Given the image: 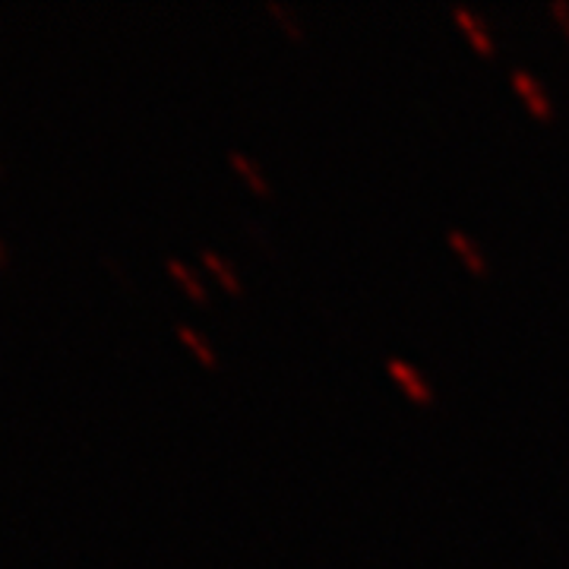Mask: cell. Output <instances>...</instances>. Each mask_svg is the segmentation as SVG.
<instances>
[{
  "instance_id": "cell-1",
  "label": "cell",
  "mask_w": 569,
  "mask_h": 569,
  "mask_svg": "<svg viewBox=\"0 0 569 569\" xmlns=\"http://www.w3.org/2000/svg\"><path fill=\"white\" fill-rule=\"evenodd\" d=\"M389 373L402 383V387L415 396V399H421V402H430V387L425 383V377L415 370V367H408L406 361H396V358H389Z\"/></svg>"
},
{
  "instance_id": "cell-2",
  "label": "cell",
  "mask_w": 569,
  "mask_h": 569,
  "mask_svg": "<svg viewBox=\"0 0 569 569\" xmlns=\"http://www.w3.org/2000/svg\"><path fill=\"white\" fill-rule=\"evenodd\" d=\"M512 80H516V86H519V89L529 96V104L535 108V111H538V114H548L550 102L545 99V96H541V89L535 86V80H531L526 70H516V73H512Z\"/></svg>"
},
{
  "instance_id": "cell-3",
  "label": "cell",
  "mask_w": 569,
  "mask_h": 569,
  "mask_svg": "<svg viewBox=\"0 0 569 569\" xmlns=\"http://www.w3.org/2000/svg\"><path fill=\"white\" fill-rule=\"evenodd\" d=\"M449 241H452V244H456V247H459V250H462V257H466L468 266H471L475 272H481V269H485V260H481V253H478V247L471 244V241H468V238H466V234H462V231H456V228H452V231H449Z\"/></svg>"
},
{
  "instance_id": "cell-4",
  "label": "cell",
  "mask_w": 569,
  "mask_h": 569,
  "mask_svg": "<svg viewBox=\"0 0 569 569\" xmlns=\"http://www.w3.org/2000/svg\"><path fill=\"white\" fill-rule=\"evenodd\" d=\"M168 269H171V272H174V276H178V279H181V282L187 284V288H190V295H193V298H200V301H203L206 288L200 282H197L193 269H187V266H183L181 260H174V257H168Z\"/></svg>"
},
{
  "instance_id": "cell-5",
  "label": "cell",
  "mask_w": 569,
  "mask_h": 569,
  "mask_svg": "<svg viewBox=\"0 0 569 569\" xmlns=\"http://www.w3.org/2000/svg\"><path fill=\"white\" fill-rule=\"evenodd\" d=\"M456 17H459V22H462L468 32H471V39H475V44H478L481 51H490V39H488V36H485V29L478 26V20H475V17L468 13L466 7H456Z\"/></svg>"
},
{
  "instance_id": "cell-6",
  "label": "cell",
  "mask_w": 569,
  "mask_h": 569,
  "mask_svg": "<svg viewBox=\"0 0 569 569\" xmlns=\"http://www.w3.org/2000/svg\"><path fill=\"white\" fill-rule=\"evenodd\" d=\"M178 332H181V339L187 342V346H193V351H197V355L203 358L206 365H216V355L209 351V346H206L203 339H200V336H197V332H193L190 326L181 323V326H178Z\"/></svg>"
},
{
  "instance_id": "cell-7",
  "label": "cell",
  "mask_w": 569,
  "mask_h": 569,
  "mask_svg": "<svg viewBox=\"0 0 569 569\" xmlns=\"http://www.w3.org/2000/svg\"><path fill=\"white\" fill-rule=\"evenodd\" d=\"M203 260L209 266H212V269H216L219 276H222V282L228 284L231 291H241V282H238V279H234V272H231V269H228V266L222 263V257H216L212 250H203Z\"/></svg>"
},
{
  "instance_id": "cell-8",
  "label": "cell",
  "mask_w": 569,
  "mask_h": 569,
  "mask_svg": "<svg viewBox=\"0 0 569 569\" xmlns=\"http://www.w3.org/2000/svg\"><path fill=\"white\" fill-rule=\"evenodd\" d=\"M231 162L238 164V168H241V171H244L247 174V181L253 183V187H257V190H260V193H266V190H269V187H266V181L263 178H260V174H257V168H253V164L247 162L244 156H241V152H238V149H234V152H231Z\"/></svg>"
},
{
  "instance_id": "cell-9",
  "label": "cell",
  "mask_w": 569,
  "mask_h": 569,
  "mask_svg": "<svg viewBox=\"0 0 569 569\" xmlns=\"http://www.w3.org/2000/svg\"><path fill=\"white\" fill-rule=\"evenodd\" d=\"M269 7H272V10H276L279 17H282L284 26H288V32H291V36H301V29H298V20H295V13H288L282 3H279V0H269Z\"/></svg>"
},
{
  "instance_id": "cell-10",
  "label": "cell",
  "mask_w": 569,
  "mask_h": 569,
  "mask_svg": "<svg viewBox=\"0 0 569 569\" xmlns=\"http://www.w3.org/2000/svg\"><path fill=\"white\" fill-rule=\"evenodd\" d=\"M553 10H557V17L563 20V26H567L569 32V0H553Z\"/></svg>"
},
{
  "instance_id": "cell-11",
  "label": "cell",
  "mask_w": 569,
  "mask_h": 569,
  "mask_svg": "<svg viewBox=\"0 0 569 569\" xmlns=\"http://www.w3.org/2000/svg\"><path fill=\"white\" fill-rule=\"evenodd\" d=\"M7 263H10V257H7V244L0 241V269H3Z\"/></svg>"
},
{
  "instance_id": "cell-12",
  "label": "cell",
  "mask_w": 569,
  "mask_h": 569,
  "mask_svg": "<svg viewBox=\"0 0 569 569\" xmlns=\"http://www.w3.org/2000/svg\"><path fill=\"white\" fill-rule=\"evenodd\" d=\"M0 171H3V168H0Z\"/></svg>"
}]
</instances>
